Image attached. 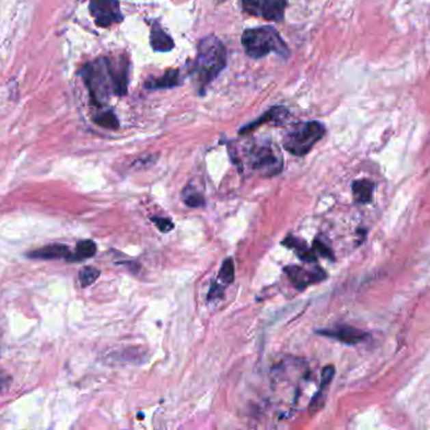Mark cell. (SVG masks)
I'll use <instances>...</instances> for the list:
<instances>
[{"instance_id":"8fae6325","label":"cell","mask_w":430,"mask_h":430,"mask_svg":"<svg viewBox=\"0 0 430 430\" xmlns=\"http://www.w3.org/2000/svg\"><path fill=\"white\" fill-rule=\"evenodd\" d=\"M150 42H151V47L154 48L157 52H169L174 48L172 37L165 32L161 25L157 22L152 24Z\"/></svg>"},{"instance_id":"4fadbf2b","label":"cell","mask_w":430,"mask_h":430,"mask_svg":"<svg viewBox=\"0 0 430 430\" xmlns=\"http://www.w3.org/2000/svg\"><path fill=\"white\" fill-rule=\"evenodd\" d=\"M283 244L291 247V249H295V250L297 251L298 257H299L301 260H304V262L313 263V262H316V259H317L316 253L313 251L312 249H308L305 242L297 239V238H292V236H290V238H287V239L283 241Z\"/></svg>"},{"instance_id":"9c48e42d","label":"cell","mask_w":430,"mask_h":430,"mask_svg":"<svg viewBox=\"0 0 430 430\" xmlns=\"http://www.w3.org/2000/svg\"><path fill=\"white\" fill-rule=\"evenodd\" d=\"M284 273L288 275L291 283L299 290L305 289L306 287L311 286L316 281H320L326 277V274L321 270L320 268H317L316 270H306L304 268L296 266V265L286 266Z\"/></svg>"},{"instance_id":"7c38bea8","label":"cell","mask_w":430,"mask_h":430,"mask_svg":"<svg viewBox=\"0 0 430 430\" xmlns=\"http://www.w3.org/2000/svg\"><path fill=\"white\" fill-rule=\"evenodd\" d=\"M179 84H180V73L178 70H170V71L165 72L161 77L146 81L145 86L151 90H160V88H175Z\"/></svg>"},{"instance_id":"e0dca14e","label":"cell","mask_w":430,"mask_h":430,"mask_svg":"<svg viewBox=\"0 0 430 430\" xmlns=\"http://www.w3.org/2000/svg\"><path fill=\"white\" fill-rule=\"evenodd\" d=\"M101 275V273L98 269L92 268V266H86L82 270L79 271V280L81 287H90L91 284H94L96 280L98 279V277Z\"/></svg>"},{"instance_id":"cb8c5ba5","label":"cell","mask_w":430,"mask_h":430,"mask_svg":"<svg viewBox=\"0 0 430 430\" xmlns=\"http://www.w3.org/2000/svg\"><path fill=\"white\" fill-rule=\"evenodd\" d=\"M221 296H223V289L218 287L217 284H215V286L213 284L211 288V292H209V294H208V298L211 301V299H214V298L217 299V298H221Z\"/></svg>"},{"instance_id":"3957f363","label":"cell","mask_w":430,"mask_h":430,"mask_svg":"<svg viewBox=\"0 0 430 430\" xmlns=\"http://www.w3.org/2000/svg\"><path fill=\"white\" fill-rule=\"evenodd\" d=\"M242 45L245 53L252 58H262L274 52L280 56L290 55L281 36L272 27H259L243 33Z\"/></svg>"},{"instance_id":"52a82bcc","label":"cell","mask_w":430,"mask_h":430,"mask_svg":"<svg viewBox=\"0 0 430 430\" xmlns=\"http://www.w3.org/2000/svg\"><path fill=\"white\" fill-rule=\"evenodd\" d=\"M250 162L254 169L265 175H277L282 168V160L269 147H256L250 153Z\"/></svg>"},{"instance_id":"7a4b0ae2","label":"cell","mask_w":430,"mask_h":430,"mask_svg":"<svg viewBox=\"0 0 430 430\" xmlns=\"http://www.w3.org/2000/svg\"><path fill=\"white\" fill-rule=\"evenodd\" d=\"M227 64V52L219 38L209 36L200 40L193 73L202 88L214 80Z\"/></svg>"},{"instance_id":"6da1fadb","label":"cell","mask_w":430,"mask_h":430,"mask_svg":"<svg viewBox=\"0 0 430 430\" xmlns=\"http://www.w3.org/2000/svg\"><path fill=\"white\" fill-rule=\"evenodd\" d=\"M94 104L101 105L111 95H125L129 84V62L125 58H101L81 72Z\"/></svg>"},{"instance_id":"30bf717a","label":"cell","mask_w":430,"mask_h":430,"mask_svg":"<svg viewBox=\"0 0 430 430\" xmlns=\"http://www.w3.org/2000/svg\"><path fill=\"white\" fill-rule=\"evenodd\" d=\"M31 259H40V260H55V259H64L67 262H70L72 253L68 246L53 244L48 246L40 247L28 254Z\"/></svg>"},{"instance_id":"603a6c76","label":"cell","mask_w":430,"mask_h":430,"mask_svg":"<svg viewBox=\"0 0 430 430\" xmlns=\"http://www.w3.org/2000/svg\"><path fill=\"white\" fill-rule=\"evenodd\" d=\"M334 375H335V368H334V366H327L323 368L322 377H321V390L332 381Z\"/></svg>"},{"instance_id":"d6986e66","label":"cell","mask_w":430,"mask_h":430,"mask_svg":"<svg viewBox=\"0 0 430 430\" xmlns=\"http://www.w3.org/2000/svg\"><path fill=\"white\" fill-rule=\"evenodd\" d=\"M94 121L97 125L103 127V128L112 129V130L118 128V118L111 112H105L98 114L97 116H94Z\"/></svg>"},{"instance_id":"ba28073f","label":"cell","mask_w":430,"mask_h":430,"mask_svg":"<svg viewBox=\"0 0 430 430\" xmlns=\"http://www.w3.org/2000/svg\"><path fill=\"white\" fill-rule=\"evenodd\" d=\"M316 332L319 335L326 336L346 344H358L368 338V332H364L359 328L350 326H337L335 328H327V329H317Z\"/></svg>"},{"instance_id":"7402d4cb","label":"cell","mask_w":430,"mask_h":430,"mask_svg":"<svg viewBox=\"0 0 430 430\" xmlns=\"http://www.w3.org/2000/svg\"><path fill=\"white\" fill-rule=\"evenodd\" d=\"M151 221L157 225V229L161 232H170L174 229V223L166 217L155 216V217H151Z\"/></svg>"},{"instance_id":"5b68a950","label":"cell","mask_w":430,"mask_h":430,"mask_svg":"<svg viewBox=\"0 0 430 430\" xmlns=\"http://www.w3.org/2000/svg\"><path fill=\"white\" fill-rule=\"evenodd\" d=\"M287 0H243V9L267 21H282Z\"/></svg>"},{"instance_id":"9a60e30c","label":"cell","mask_w":430,"mask_h":430,"mask_svg":"<svg viewBox=\"0 0 430 430\" xmlns=\"http://www.w3.org/2000/svg\"><path fill=\"white\" fill-rule=\"evenodd\" d=\"M97 253V246L94 241L91 240H85V241H79L76 247V253L72 254L70 262H81L88 257H92Z\"/></svg>"},{"instance_id":"8992f818","label":"cell","mask_w":430,"mask_h":430,"mask_svg":"<svg viewBox=\"0 0 430 430\" xmlns=\"http://www.w3.org/2000/svg\"><path fill=\"white\" fill-rule=\"evenodd\" d=\"M90 12L100 27H110L124 19L118 0H90Z\"/></svg>"},{"instance_id":"5bb4252c","label":"cell","mask_w":430,"mask_h":430,"mask_svg":"<svg viewBox=\"0 0 430 430\" xmlns=\"http://www.w3.org/2000/svg\"><path fill=\"white\" fill-rule=\"evenodd\" d=\"M352 192L353 197L358 203H368L371 201L373 192H374V184L368 179H361L352 184Z\"/></svg>"},{"instance_id":"277c9868","label":"cell","mask_w":430,"mask_h":430,"mask_svg":"<svg viewBox=\"0 0 430 430\" xmlns=\"http://www.w3.org/2000/svg\"><path fill=\"white\" fill-rule=\"evenodd\" d=\"M326 129L320 121L298 124L287 133L283 139V147L291 154L302 157L312 149L314 144L325 136Z\"/></svg>"},{"instance_id":"44dd1931","label":"cell","mask_w":430,"mask_h":430,"mask_svg":"<svg viewBox=\"0 0 430 430\" xmlns=\"http://www.w3.org/2000/svg\"><path fill=\"white\" fill-rule=\"evenodd\" d=\"M313 251L317 253L319 255L327 257L330 260H334V254H332L331 249H330L329 246H326V244L322 242L321 240H314V242H313Z\"/></svg>"},{"instance_id":"2e32d148","label":"cell","mask_w":430,"mask_h":430,"mask_svg":"<svg viewBox=\"0 0 430 430\" xmlns=\"http://www.w3.org/2000/svg\"><path fill=\"white\" fill-rule=\"evenodd\" d=\"M287 114V110L286 109H283V108H276V109H272V110H269V112H267L260 119L257 120V121H253L250 125H248L247 128H243L241 130V133L244 134L245 131H250L252 129L257 128L259 127L260 124H263V123H266V121H269V120H277V118H280L281 115H286Z\"/></svg>"},{"instance_id":"ac0fdd59","label":"cell","mask_w":430,"mask_h":430,"mask_svg":"<svg viewBox=\"0 0 430 430\" xmlns=\"http://www.w3.org/2000/svg\"><path fill=\"white\" fill-rule=\"evenodd\" d=\"M184 202L189 207H202L205 203V199L200 192L190 190V187H187L184 190Z\"/></svg>"},{"instance_id":"ffe728a7","label":"cell","mask_w":430,"mask_h":430,"mask_svg":"<svg viewBox=\"0 0 430 430\" xmlns=\"http://www.w3.org/2000/svg\"><path fill=\"white\" fill-rule=\"evenodd\" d=\"M219 280H221L224 284H232L233 280H234V264L232 259H227L221 268H220L219 275H218Z\"/></svg>"}]
</instances>
